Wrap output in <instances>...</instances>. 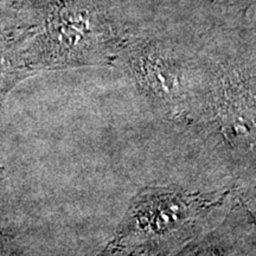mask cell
Here are the masks:
<instances>
[{
	"mask_svg": "<svg viewBox=\"0 0 256 256\" xmlns=\"http://www.w3.org/2000/svg\"><path fill=\"white\" fill-rule=\"evenodd\" d=\"M130 64L147 98L170 114L183 113L184 74L174 55L156 46H147L134 54Z\"/></svg>",
	"mask_w": 256,
	"mask_h": 256,
	"instance_id": "obj_1",
	"label": "cell"
},
{
	"mask_svg": "<svg viewBox=\"0 0 256 256\" xmlns=\"http://www.w3.org/2000/svg\"><path fill=\"white\" fill-rule=\"evenodd\" d=\"M217 118L220 130L232 145L250 144L256 139V114L232 84H222L217 95Z\"/></svg>",
	"mask_w": 256,
	"mask_h": 256,
	"instance_id": "obj_2",
	"label": "cell"
}]
</instances>
